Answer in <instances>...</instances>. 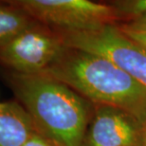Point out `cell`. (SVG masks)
<instances>
[{
  "mask_svg": "<svg viewBox=\"0 0 146 146\" xmlns=\"http://www.w3.org/2000/svg\"><path fill=\"white\" fill-rule=\"evenodd\" d=\"M6 78L38 132L56 146H82L93 113L90 102L44 74L9 72Z\"/></svg>",
  "mask_w": 146,
  "mask_h": 146,
  "instance_id": "obj_1",
  "label": "cell"
},
{
  "mask_svg": "<svg viewBox=\"0 0 146 146\" xmlns=\"http://www.w3.org/2000/svg\"><path fill=\"white\" fill-rule=\"evenodd\" d=\"M42 74L65 84L92 104L122 109L142 125L146 121V88L106 58L68 48Z\"/></svg>",
  "mask_w": 146,
  "mask_h": 146,
  "instance_id": "obj_2",
  "label": "cell"
},
{
  "mask_svg": "<svg viewBox=\"0 0 146 146\" xmlns=\"http://www.w3.org/2000/svg\"><path fill=\"white\" fill-rule=\"evenodd\" d=\"M56 33L68 48L106 58L146 88V49L119 26L106 25L83 33Z\"/></svg>",
  "mask_w": 146,
  "mask_h": 146,
  "instance_id": "obj_3",
  "label": "cell"
},
{
  "mask_svg": "<svg viewBox=\"0 0 146 146\" xmlns=\"http://www.w3.org/2000/svg\"><path fill=\"white\" fill-rule=\"evenodd\" d=\"M31 18L56 31L83 33L115 24L109 4L89 0H10Z\"/></svg>",
  "mask_w": 146,
  "mask_h": 146,
  "instance_id": "obj_4",
  "label": "cell"
},
{
  "mask_svg": "<svg viewBox=\"0 0 146 146\" xmlns=\"http://www.w3.org/2000/svg\"><path fill=\"white\" fill-rule=\"evenodd\" d=\"M66 49L59 33L35 21L0 46V66L19 74H42Z\"/></svg>",
  "mask_w": 146,
  "mask_h": 146,
  "instance_id": "obj_5",
  "label": "cell"
},
{
  "mask_svg": "<svg viewBox=\"0 0 146 146\" xmlns=\"http://www.w3.org/2000/svg\"><path fill=\"white\" fill-rule=\"evenodd\" d=\"M142 124L126 111L93 104L82 146H141Z\"/></svg>",
  "mask_w": 146,
  "mask_h": 146,
  "instance_id": "obj_6",
  "label": "cell"
},
{
  "mask_svg": "<svg viewBox=\"0 0 146 146\" xmlns=\"http://www.w3.org/2000/svg\"><path fill=\"white\" fill-rule=\"evenodd\" d=\"M35 132L33 121L18 102L0 104V146H22Z\"/></svg>",
  "mask_w": 146,
  "mask_h": 146,
  "instance_id": "obj_7",
  "label": "cell"
},
{
  "mask_svg": "<svg viewBox=\"0 0 146 146\" xmlns=\"http://www.w3.org/2000/svg\"><path fill=\"white\" fill-rule=\"evenodd\" d=\"M36 20L11 1L0 2V46L21 33Z\"/></svg>",
  "mask_w": 146,
  "mask_h": 146,
  "instance_id": "obj_8",
  "label": "cell"
},
{
  "mask_svg": "<svg viewBox=\"0 0 146 146\" xmlns=\"http://www.w3.org/2000/svg\"><path fill=\"white\" fill-rule=\"evenodd\" d=\"M118 20L134 21L146 14V0H119L109 4Z\"/></svg>",
  "mask_w": 146,
  "mask_h": 146,
  "instance_id": "obj_9",
  "label": "cell"
},
{
  "mask_svg": "<svg viewBox=\"0 0 146 146\" xmlns=\"http://www.w3.org/2000/svg\"><path fill=\"white\" fill-rule=\"evenodd\" d=\"M119 28L125 31L146 33V14L138 19L134 20V21L124 23L121 26H119Z\"/></svg>",
  "mask_w": 146,
  "mask_h": 146,
  "instance_id": "obj_10",
  "label": "cell"
},
{
  "mask_svg": "<svg viewBox=\"0 0 146 146\" xmlns=\"http://www.w3.org/2000/svg\"><path fill=\"white\" fill-rule=\"evenodd\" d=\"M22 146H56L39 132H35Z\"/></svg>",
  "mask_w": 146,
  "mask_h": 146,
  "instance_id": "obj_11",
  "label": "cell"
},
{
  "mask_svg": "<svg viewBox=\"0 0 146 146\" xmlns=\"http://www.w3.org/2000/svg\"><path fill=\"white\" fill-rule=\"evenodd\" d=\"M121 30L123 31V33L128 35L130 38H132L134 41H136L137 43L139 44L142 48L146 49V33H135V31H125V30Z\"/></svg>",
  "mask_w": 146,
  "mask_h": 146,
  "instance_id": "obj_12",
  "label": "cell"
},
{
  "mask_svg": "<svg viewBox=\"0 0 146 146\" xmlns=\"http://www.w3.org/2000/svg\"><path fill=\"white\" fill-rule=\"evenodd\" d=\"M141 146H146V121L142 125V134H141Z\"/></svg>",
  "mask_w": 146,
  "mask_h": 146,
  "instance_id": "obj_13",
  "label": "cell"
}]
</instances>
